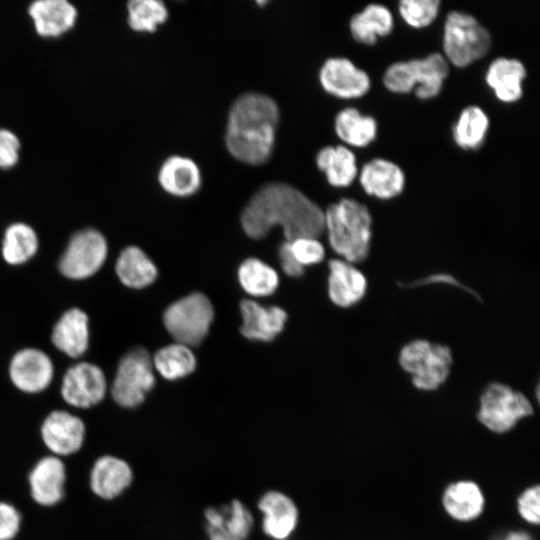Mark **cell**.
Listing matches in <instances>:
<instances>
[{
    "mask_svg": "<svg viewBox=\"0 0 540 540\" xmlns=\"http://www.w3.org/2000/svg\"><path fill=\"white\" fill-rule=\"evenodd\" d=\"M241 226L252 239H262L281 226L286 241L318 238L324 232V211L300 190L281 182L266 183L241 213Z\"/></svg>",
    "mask_w": 540,
    "mask_h": 540,
    "instance_id": "obj_1",
    "label": "cell"
},
{
    "mask_svg": "<svg viewBox=\"0 0 540 540\" xmlns=\"http://www.w3.org/2000/svg\"><path fill=\"white\" fill-rule=\"evenodd\" d=\"M279 120V109L269 96L248 92L232 104L225 134L230 154L237 160L259 165L273 150Z\"/></svg>",
    "mask_w": 540,
    "mask_h": 540,
    "instance_id": "obj_2",
    "label": "cell"
},
{
    "mask_svg": "<svg viewBox=\"0 0 540 540\" xmlns=\"http://www.w3.org/2000/svg\"><path fill=\"white\" fill-rule=\"evenodd\" d=\"M324 225L329 244L341 259L357 264L368 257L372 216L366 205L355 199L342 198L324 211Z\"/></svg>",
    "mask_w": 540,
    "mask_h": 540,
    "instance_id": "obj_3",
    "label": "cell"
},
{
    "mask_svg": "<svg viewBox=\"0 0 540 540\" xmlns=\"http://www.w3.org/2000/svg\"><path fill=\"white\" fill-rule=\"evenodd\" d=\"M448 74V62L434 52L424 58L392 63L383 74V84L393 93L414 91L419 99L427 100L440 93Z\"/></svg>",
    "mask_w": 540,
    "mask_h": 540,
    "instance_id": "obj_4",
    "label": "cell"
},
{
    "mask_svg": "<svg viewBox=\"0 0 540 540\" xmlns=\"http://www.w3.org/2000/svg\"><path fill=\"white\" fill-rule=\"evenodd\" d=\"M491 35L472 15L462 11L447 14L443 29L446 61L464 68L484 57L491 48Z\"/></svg>",
    "mask_w": 540,
    "mask_h": 540,
    "instance_id": "obj_5",
    "label": "cell"
},
{
    "mask_svg": "<svg viewBox=\"0 0 540 540\" xmlns=\"http://www.w3.org/2000/svg\"><path fill=\"white\" fill-rule=\"evenodd\" d=\"M532 414L533 405L525 394L507 384L492 382L480 396L477 419L488 430L502 434Z\"/></svg>",
    "mask_w": 540,
    "mask_h": 540,
    "instance_id": "obj_6",
    "label": "cell"
},
{
    "mask_svg": "<svg viewBox=\"0 0 540 540\" xmlns=\"http://www.w3.org/2000/svg\"><path fill=\"white\" fill-rule=\"evenodd\" d=\"M213 318L209 299L195 292L172 303L164 312L163 322L176 343L190 347L203 341Z\"/></svg>",
    "mask_w": 540,
    "mask_h": 540,
    "instance_id": "obj_7",
    "label": "cell"
},
{
    "mask_svg": "<svg viewBox=\"0 0 540 540\" xmlns=\"http://www.w3.org/2000/svg\"><path fill=\"white\" fill-rule=\"evenodd\" d=\"M154 385L152 358L146 349L135 347L120 360L110 391L119 406L134 408L144 401Z\"/></svg>",
    "mask_w": 540,
    "mask_h": 540,
    "instance_id": "obj_8",
    "label": "cell"
},
{
    "mask_svg": "<svg viewBox=\"0 0 540 540\" xmlns=\"http://www.w3.org/2000/svg\"><path fill=\"white\" fill-rule=\"evenodd\" d=\"M108 247L105 237L96 229L86 228L73 234L59 260V271L70 279H85L104 264Z\"/></svg>",
    "mask_w": 540,
    "mask_h": 540,
    "instance_id": "obj_9",
    "label": "cell"
},
{
    "mask_svg": "<svg viewBox=\"0 0 540 540\" xmlns=\"http://www.w3.org/2000/svg\"><path fill=\"white\" fill-rule=\"evenodd\" d=\"M43 444L51 455L63 458L79 452L85 442L86 426L81 418L65 410H54L40 427Z\"/></svg>",
    "mask_w": 540,
    "mask_h": 540,
    "instance_id": "obj_10",
    "label": "cell"
},
{
    "mask_svg": "<svg viewBox=\"0 0 540 540\" xmlns=\"http://www.w3.org/2000/svg\"><path fill=\"white\" fill-rule=\"evenodd\" d=\"M107 392V382L102 369L92 363L79 362L63 376L61 395L75 408H90L99 404Z\"/></svg>",
    "mask_w": 540,
    "mask_h": 540,
    "instance_id": "obj_11",
    "label": "cell"
},
{
    "mask_svg": "<svg viewBox=\"0 0 540 540\" xmlns=\"http://www.w3.org/2000/svg\"><path fill=\"white\" fill-rule=\"evenodd\" d=\"M319 81L327 93L341 99L363 97L371 87L367 72L345 57L328 58L320 68Z\"/></svg>",
    "mask_w": 540,
    "mask_h": 540,
    "instance_id": "obj_12",
    "label": "cell"
},
{
    "mask_svg": "<svg viewBox=\"0 0 540 540\" xmlns=\"http://www.w3.org/2000/svg\"><path fill=\"white\" fill-rule=\"evenodd\" d=\"M67 470L62 458L47 455L41 457L28 475L32 500L43 507L59 504L65 496Z\"/></svg>",
    "mask_w": 540,
    "mask_h": 540,
    "instance_id": "obj_13",
    "label": "cell"
},
{
    "mask_svg": "<svg viewBox=\"0 0 540 540\" xmlns=\"http://www.w3.org/2000/svg\"><path fill=\"white\" fill-rule=\"evenodd\" d=\"M205 530L209 540H246L253 527V516L241 501L234 499L205 510Z\"/></svg>",
    "mask_w": 540,
    "mask_h": 540,
    "instance_id": "obj_14",
    "label": "cell"
},
{
    "mask_svg": "<svg viewBox=\"0 0 540 540\" xmlns=\"http://www.w3.org/2000/svg\"><path fill=\"white\" fill-rule=\"evenodd\" d=\"M9 375L12 383L19 390L26 393H39L45 390L53 379V363L41 350L22 349L11 359Z\"/></svg>",
    "mask_w": 540,
    "mask_h": 540,
    "instance_id": "obj_15",
    "label": "cell"
},
{
    "mask_svg": "<svg viewBox=\"0 0 540 540\" xmlns=\"http://www.w3.org/2000/svg\"><path fill=\"white\" fill-rule=\"evenodd\" d=\"M88 481L95 496L109 501L119 497L131 485L133 470L124 459L106 454L94 461Z\"/></svg>",
    "mask_w": 540,
    "mask_h": 540,
    "instance_id": "obj_16",
    "label": "cell"
},
{
    "mask_svg": "<svg viewBox=\"0 0 540 540\" xmlns=\"http://www.w3.org/2000/svg\"><path fill=\"white\" fill-rule=\"evenodd\" d=\"M258 509L263 514L262 529L274 540H286L295 530L299 512L294 501L286 494L271 490L262 495Z\"/></svg>",
    "mask_w": 540,
    "mask_h": 540,
    "instance_id": "obj_17",
    "label": "cell"
},
{
    "mask_svg": "<svg viewBox=\"0 0 540 540\" xmlns=\"http://www.w3.org/2000/svg\"><path fill=\"white\" fill-rule=\"evenodd\" d=\"M328 268V296L335 305L349 308L364 298L367 279L355 264L341 258L332 259Z\"/></svg>",
    "mask_w": 540,
    "mask_h": 540,
    "instance_id": "obj_18",
    "label": "cell"
},
{
    "mask_svg": "<svg viewBox=\"0 0 540 540\" xmlns=\"http://www.w3.org/2000/svg\"><path fill=\"white\" fill-rule=\"evenodd\" d=\"M358 177L368 195L382 200L398 196L405 187V174L401 167L383 158H374L365 163Z\"/></svg>",
    "mask_w": 540,
    "mask_h": 540,
    "instance_id": "obj_19",
    "label": "cell"
},
{
    "mask_svg": "<svg viewBox=\"0 0 540 540\" xmlns=\"http://www.w3.org/2000/svg\"><path fill=\"white\" fill-rule=\"evenodd\" d=\"M242 335L250 340L271 341L284 328L286 312L278 306L263 307L259 303L245 299L240 303Z\"/></svg>",
    "mask_w": 540,
    "mask_h": 540,
    "instance_id": "obj_20",
    "label": "cell"
},
{
    "mask_svg": "<svg viewBox=\"0 0 540 540\" xmlns=\"http://www.w3.org/2000/svg\"><path fill=\"white\" fill-rule=\"evenodd\" d=\"M442 505L454 520L469 522L476 520L484 511L485 496L481 487L472 480H458L444 489Z\"/></svg>",
    "mask_w": 540,
    "mask_h": 540,
    "instance_id": "obj_21",
    "label": "cell"
},
{
    "mask_svg": "<svg viewBox=\"0 0 540 540\" xmlns=\"http://www.w3.org/2000/svg\"><path fill=\"white\" fill-rule=\"evenodd\" d=\"M525 77L526 68L520 60L498 57L489 64L485 81L498 100L514 103L523 95L522 84Z\"/></svg>",
    "mask_w": 540,
    "mask_h": 540,
    "instance_id": "obj_22",
    "label": "cell"
},
{
    "mask_svg": "<svg viewBox=\"0 0 540 540\" xmlns=\"http://www.w3.org/2000/svg\"><path fill=\"white\" fill-rule=\"evenodd\" d=\"M36 32L43 37H56L71 29L77 10L67 0H38L28 9Z\"/></svg>",
    "mask_w": 540,
    "mask_h": 540,
    "instance_id": "obj_23",
    "label": "cell"
},
{
    "mask_svg": "<svg viewBox=\"0 0 540 540\" xmlns=\"http://www.w3.org/2000/svg\"><path fill=\"white\" fill-rule=\"evenodd\" d=\"M51 340L67 356L77 358L83 355L89 345L86 313L78 308L67 310L55 324Z\"/></svg>",
    "mask_w": 540,
    "mask_h": 540,
    "instance_id": "obj_24",
    "label": "cell"
},
{
    "mask_svg": "<svg viewBox=\"0 0 540 540\" xmlns=\"http://www.w3.org/2000/svg\"><path fill=\"white\" fill-rule=\"evenodd\" d=\"M158 181L167 193L177 197H187L200 188L201 173L192 159L173 155L162 163L158 172Z\"/></svg>",
    "mask_w": 540,
    "mask_h": 540,
    "instance_id": "obj_25",
    "label": "cell"
},
{
    "mask_svg": "<svg viewBox=\"0 0 540 540\" xmlns=\"http://www.w3.org/2000/svg\"><path fill=\"white\" fill-rule=\"evenodd\" d=\"M316 164L333 187H348L358 177L356 156L344 145L323 147L316 155Z\"/></svg>",
    "mask_w": 540,
    "mask_h": 540,
    "instance_id": "obj_26",
    "label": "cell"
},
{
    "mask_svg": "<svg viewBox=\"0 0 540 540\" xmlns=\"http://www.w3.org/2000/svg\"><path fill=\"white\" fill-rule=\"evenodd\" d=\"M394 27V18L390 9L382 4L372 3L352 16L349 29L355 41L374 45L379 37L390 34Z\"/></svg>",
    "mask_w": 540,
    "mask_h": 540,
    "instance_id": "obj_27",
    "label": "cell"
},
{
    "mask_svg": "<svg viewBox=\"0 0 540 540\" xmlns=\"http://www.w3.org/2000/svg\"><path fill=\"white\" fill-rule=\"evenodd\" d=\"M337 136L345 144L353 147H366L377 135V122L369 115H363L353 107L340 110L334 122Z\"/></svg>",
    "mask_w": 540,
    "mask_h": 540,
    "instance_id": "obj_28",
    "label": "cell"
},
{
    "mask_svg": "<svg viewBox=\"0 0 540 540\" xmlns=\"http://www.w3.org/2000/svg\"><path fill=\"white\" fill-rule=\"evenodd\" d=\"M115 269L120 281L135 289L150 285L157 277V268L154 263L136 246H129L122 250Z\"/></svg>",
    "mask_w": 540,
    "mask_h": 540,
    "instance_id": "obj_29",
    "label": "cell"
},
{
    "mask_svg": "<svg viewBox=\"0 0 540 540\" xmlns=\"http://www.w3.org/2000/svg\"><path fill=\"white\" fill-rule=\"evenodd\" d=\"M453 364L449 346L433 343L432 351L422 367L411 376L412 384L422 391H435L448 379Z\"/></svg>",
    "mask_w": 540,
    "mask_h": 540,
    "instance_id": "obj_30",
    "label": "cell"
},
{
    "mask_svg": "<svg viewBox=\"0 0 540 540\" xmlns=\"http://www.w3.org/2000/svg\"><path fill=\"white\" fill-rule=\"evenodd\" d=\"M488 129L486 112L477 105H470L460 112L453 125V140L464 150H476L484 143Z\"/></svg>",
    "mask_w": 540,
    "mask_h": 540,
    "instance_id": "obj_31",
    "label": "cell"
},
{
    "mask_svg": "<svg viewBox=\"0 0 540 540\" xmlns=\"http://www.w3.org/2000/svg\"><path fill=\"white\" fill-rule=\"evenodd\" d=\"M38 249L36 232L25 223L7 227L2 242V256L11 265H19L32 258Z\"/></svg>",
    "mask_w": 540,
    "mask_h": 540,
    "instance_id": "obj_32",
    "label": "cell"
},
{
    "mask_svg": "<svg viewBox=\"0 0 540 540\" xmlns=\"http://www.w3.org/2000/svg\"><path fill=\"white\" fill-rule=\"evenodd\" d=\"M153 366L167 380H176L192 373L196 358L190 347L173 343L159 349L152 358Z\"/></svg>",
    "mask_w": 540,
    "mask_h": 540,
    "instance_id": "obj_33",
    "label": "cell"
},
{
    "mask_svg": "<svg viewBox=\"0 0 540 540\" xmlns=\"http://www.w3.org/2000/svg\"><path fill=\"white\" fill-rule=\"evenodd\" d=\"M238 280L248 294L256 297L274 293L279 282L277 272L256 258H248L240 265Z\"/></svg>",
    "mask_w": 540,
    "mask_h": 540,
    "instance_id": "obj_34",
    "label": "cell"
},
{
    "mask_svg": "<svg viewBox=\"0 0 540 540\" xmlns=\"http://www.w3.org/2000/svg\"><path fill=\"white\" fill-rule=\"evenodd\" d=\"M128 24L138 32H154L168 18V10L160 0H132L127 4Z\"/></svg>",
    "mask_w": 540,
    "mask_h": 540,
    "instance_id": "obj_35",
    "label": "cell"
},
{
    "mask_svg": "<svg viewBox=\"0 0 540 540\" xmlns=\"http://www.w3.org/2000/svg\"><path fill=\"white\" fill-rule=\"evenodd\" d=\"M440 4L439 0H402L398 11L406 24L419 29L429 26L437 18Z\"/></svg>",
    "mask_w": 540,
    "mask_h": 540,
    "instance_id": "obj_36",
    "label": "cell"
},
{
    "mask_svg": "<svg viewBox=\"0 0 540 540\" xmlns=\"http://www.w3.org/2000/svg\"><path fill=\"white\" fill-rule=\"evenodd\" d=\"M433 343L427 339H415L405 344L399 353L400 367L410 376L424 364L432 351Z\"/></svg>",
    "mask_w": 540,
    "mask_h": 540,
    "instance_id": "obj_37",
    "label": "cell"
},
{
    "mask_svg": "<svg viewBox=\"0 0 540 540\" xmlns=\"http://www.w3.org/2000/svg\"><path fill=\"white\" fill-rule=\"evenodd\" d=\"M291 250L300 265L307 266L320 263L325 249L318 238L302 237L290 242Z\"/></svg>",
    "mask_w": 540,
    "mask_h": 540,
    "instance_id": "obj_38",
    "label": "cell"
},
{
    "mask_svg": "<svg viewBox=\"0 0 540 540\" xmlns=\"http://www.w3.org/2000/svg\"><path fill=\"white\" fill-rule=\"evenodd\" d=\"M517 511L527 523L538 525L540 520V488L533 485L525 490L517 498Z\"/></svg>",
    "mask_w": 540,
    "mask_h": 540,
    "instance_id": "obj_39",
    "label": "cell"
},
{
    "mask_svg": "<svg viewBox=\"0 0 540 540\" xmlns=\"http://www.w3.org/2000/svg\"><path fill=\"white\" fill-rule=\"evenodd\" d=\"M22 526V515L11 503L0 501V540H13Z\"/></svg>",
    "mask_w": 540,
    "mask_h": 540,
    "instance_id": "obj_40",
    "label": "cell"
},
{
    "mask_svg": "<svg viewBox=\"0 0 540 540\" xmlns=\"http://www.w3.org/2000/svg\"><path fill=\"white\" fill-rule=\"evenodd\" d=\"M20 141L10 130L0 129V168H12L19 159Z\"/></svg>",
    "mask_w": 540,
    "mask_h": 540,
    "instance_id": "obj_41",
    "label": "cell"
},
{
    "mask_svg": "<svg viewBox=\"0 0 540 540\" xmlns=\"http://www.w3.org/2000/svg\"><path fill=\"white\" fill-rule=\"evenodd\" d=\"M431 284H444L456 287L457 289L463 290L477 299H479V295L476 291L470 289L469 287L462 284L457 278H455L452 274L449 273H433L427 276H424L422 278L416 279L409 283H398V285L402 288H408V289H414L422 286H427Z\"/></svg>",
    "mask_w": 540,
    "mask_h": 540,
    "instance_id": "obj_42",
    "label": "cell"
},
{
    "mask_svg": "<svg viewBox=\"0 0 540 540\" xmlns=\"http://www.w3.org/2000/svg\"><path fill=\"white\" fill-rule=\"evenodd\" d=\"M278 254L281 268L287 275L299 277L304 273V267L294 257L289 241L281 243Z\"/></svg>",
    "mask_w": 540,
    "mask_h": 540,
    "instance_id": "obj_43",
    "label": "cell"
},
{
    "mask_svg": "<svg viewBox=\"0 0 540 540\" xmlns=\"http://www.w3.org/2000/svg\"><path fill=\"white\" fill-rule=\"evenodd\" d=\"M495 540H533V538L526 531L512 530L498 536Z\"/></svg>",
    "mask_w": 540,
    "mask_h": 540,
    "instance_id": "obj_44",
    "label": "cell"
}]
</instances>
